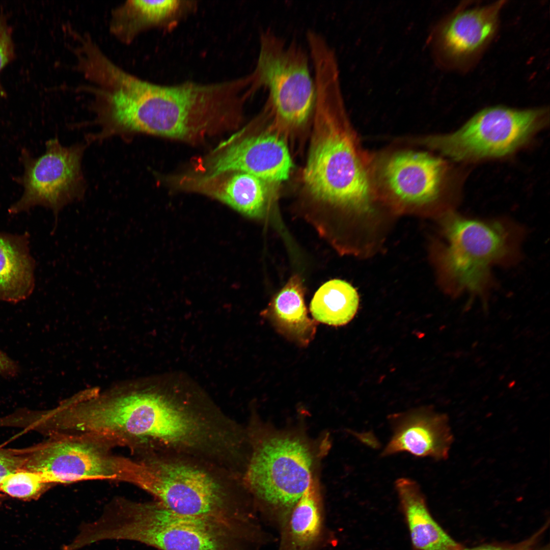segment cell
I'll use <instances>...</instances> for the list:
<instances>
[{
    "instance_id": "6da1fadb",
    "label": "cell",
    "mask_w": 550,
    "mask_h": 550,
    "mask_svg": "<svg viewBox=\"0 0 550 550\" xmlns=\"http://www.w3.org/2000/svg\"><path fill=\"white\" fill-rule=\"evenodd\" d=\"M316 93L302 190L316 201L366 211L376 195L371 163L351 126L341 86L322 80Z\"/></svg>"
},
{
    "instance_id": "7a4b0ae2",
    "label": "cell",
    "mask_w": 550,
    "mask_h": 550,
    "mask_svg": "<svg viewBox=\"0 0 550 550\" xmlns=\"http://www.w3.org/2000/svg\"><path fill=\"white\" fill-rule=\"evenodd\" d=\"M242 91L239 78L210 84L186 82L164 86L135 77L117 99L115 129L126 139L137 133L190 139L205 126L233 119Z\"/></svg>"
},
{
    "instance_id": "3957f363",
    "label": "cell",
    "mask_w": 550,
    "mask_h": 550,
    "mask_svg": "<svg viewBox=\"0 0 550 550\" xmlns=\"http://www.w3.org/2000/svg\"><path fill=\"white\" fill-rule=\"evenodd\" d=\"M140 487L169 509L181 514L245 518L242 478L212 462L174 452L139 453Z\"/></svg>"
},
{
    "instance_id": "277c9868",
    "label": "cell",
    "mask_w": 550,
    "mask_h": 550,
    "mask_svg": "<svg viewBox=\"0 0 550 550\" xmlns=\"http://www.w3.org/2000/svg\"><path fill=\"white\" fill-rule=\"evenodd\" d=\"M245 519L174 512L157 501L115 498L101 519L105 540L135 541L159 550H239Z\"/></svg>"
},
{
    "instance_id": "5b68a950",
    "label": "cell",
    "mask_w": 550,
    "mask_h": 550,
    "mask_svg": "<svg viewBox=\"0 0 550 550\" xmlns=\"http://www.w3.org/2000/svg\"><path fill=\"white\" fill-rule=\"evenodd\" d=\"M259 45L250 92H267V128L287 142L312 123L316 94L309 53L269 29L260 33Z\"/></svg>"
},
{
    "instance_id": "8992f818",
    "label": "cell",
    "mask_w": 550,
    "mask_h": 550,
    "mask_svg": "<svg viewBox=\"0 0 550 550\" xmlns=\"http://www.w3.org/2000/svg\"><path fill=\"white\" fill-rule=\"evenodd\" d=\"M443 264L451 293L485 298L494 266H512L521 257L525 229L505 218L480 219L451 214L445 226Z\"/></svg>"
},
{
    "instance_id": "52a82bcc",
    "label": "cell",
    "mask_w": 550,
    "mask_h": 550,
    "mask_svg": "<svg viewBox=\"0 0 550 550\" xmlns=\"http://www.w3.org/2000/svg\"><path fill=\"white\" fill-rule=\"evenodd\" d=\"M250 454L242 477L249 493L274 508L289 510L314 475L315 453L300 435L285 432L248 431Z\"/></svg>"
},
{
    "instance_id": "ba28073f",
    "label": "cell",
    "mask_w": 550,
    "mask_h": 550,
    "mask_svg": "<svg viewBox=\"0 0 550 550\" xmlns=\"http://www.w3.org/2000/svg\"><path fill=\"white\" fill-rule=\"evenodd\" d=\"M113 444L86 435H61L19 449L23 469L39 474L53 484L89 480H112L139 486L142 465L115 454Z\"/></svg>"
},
{
    "instance_id": "9c48e42d",
    "label": "cell",
    "mask_w": 550,
    "mask_h": 550,
    "mask_svg": "<svg viewBox=\"0 0 550 550\" xmlns=\"http://www.w3.org/2000/svg\"><path fill=\"white\" fill-rule=\"evenodd\" d=\"M545 108L517 109L503 106L479 112L456 131L418 143L455 160L474 161L508 155L546 125Z\"/></svg>"
},
{
    "instance_id": "30bf717a",
    "label": "cell",
    "mask_w": 550,
    "mask_h": 550,
    "mask_svg": "<svg viewBox=\"0 0 550 550\" xmlns=\"http://www.w3.org/2000/svg\"><path fill=\"white\" fill-rule=\"evenodd\" d=\"M44 153L33 157L26 148L20 160L24 171L14 180L23 188L20 198L8 209L11 214L29 211L37 206L51 209L55 217L54 232L60 211L66 205L81 200L86 191L81 161L85 144L63 146L58 139L48 140Z\"/></svg>"
},
{
    "instance_id": "8fae6325",
    "label": "cell",
    "mask_w": 550,
    "mask_h": 550,
    "mask_svg": "<svg viewBox=\"0 0 550 550\" xmlns=\"http://www.w3.org/2000/svg\"><path fill=\"white\" fill-rule=\"evenodd\" d=\"M376 194L397 205L420 206L438 201L444 192L448 166L427 152L398 151L371 162Z\"/></svg>"
},
{
    "instance_id": "7c38bea8",
    "label": "cell",
    "mask_w": 550,
    "mask_h": 550,
    "mask_svg": "<svg viewBox=\"0 0 550 550\" xmlns=\"http://www.w3.org/2000/svg\"><path fill=\"white\" fill-rule=\"evenodd\" d=\"M504 1L449 15L431 30L427 40L436 62L449 67L476 58L495 35Z\"/></svg>"
},
{
    "instance_id": "4fadbf2b",
    "label": "cell",
    "mask_w": 550,
    "mask_h": 550,
    "mask_svg": "<svg viewBox=\"0 0 550 550\" xmlns=\"http://www.w3.org/2000/svg\"><path fill=\"white\" fill-rule=\"evenodd\" d=\"M292 168L288 142L266 128L229 145L212 159L203 177L241 172L277 185L288 179Z\"/></svg>"
},
{
    "instance_id": "5bb4252c",
    "label": "cell",
    "mask_w": 550,
    "mask_h": 550,
    "mask_svg": "<svg viewBox=\"0 0 550 550\" xmlns=\"http://www.w3.org/2000/svg\"><path fill=\"white\" fill-rule=\"evenodd\" d=\"M388 421L392 435L382 456L406 452L436 460L448 457L453 436L444 415L420 408L391 415Z\"/></svg>"
},
{
    "instance_id": "9a60e30c",
    "label": "cell",
    "mask_w": 550,
    "mask_h": 550,
    "mask_svg": "<svg viewBox=\"0 0 550 550\" xmlns=\"http://www.w3.org/2000/svg\"><path fill=\"white\" fill-rule=\"evenodd\" d=\"M395 488L416 550L462 549L433 518L416 481L400 478L395 481Z\"/></svg>"
},
{
    "instance_id": "2e32d148",
    "label": "cell",
    "mask_w": 550,
    "mask_h": 550,
    "mask_svg": "<svg viewBox=\"0 0 550 550\" xmlns=\"http://www.w3.org/2000/svg\"><path fill=\"white\" fill-rule=\"evenodd\" d=\"M196 183L200 191L252 217L263 215L275 186L256 176L241 172H227L212 177H202Z\"/></svg>"
},
{
    "instance_id": "e0dca14e",
    "label": "cell",
    "mask_w": 550,
    "mask_h": 550,
    "mask_svg": "<svg viewBox=\"0 0 550 550\" xmlns=\"http://www.w3.org/2000/svg\"><path fill=\"white\" fill-rule=\"evenodd\" d=\"M36 263L30 235L0 232V301L17 304L33 293Z\"/></svg>"
},
{
    "instance_id": "ac0fdd59",
    "label": "cell",
    "mask_w": 550,
    "mask_h": 550,
    "mask_svg": "<svg viewBox=\"0 0 550 550\" xmlns=\"http://www.w3.org/2000/svg\"><path fill=\"white\" fill-rule=\"evenodd\" d=\"M181 6L177 0H129L114 9L111 32L119 40L130 43L143 29L171 18Z\"/></svg>"
},
{
    "instance_id": "d6986e66",
    "label": "cell",
    "mask_w": 550,
    "mask_h": 550,
    "mask_svg": "<svg viewBox=\"0 0 550 550\" xmlns=\"http://www.w3.org/2000/svg\"><path fill=\"white\" fill-rule=\"evenodd\" d=\"M289 512L287 527L289 550H309L320 536L322 522L320 489L314 475Z\"/></svg>"
},
{
    "instance_id": "ffe728a7",
    "label": "cell",
    "mask_w": 550,
    "mask_h": 550,
    "mask_svg": "<svg viewBox=\"0 0 550 550\" xmlns=\"http://www.w3.org/2000/svg\"><path fill=\"white\" fill-rule=\"evenodd\" d=\"M359 306L355 289L341 280L329 281L315 293L310 304V311L318 321L339 326L350 321Z\"/></svg>"
},
{
    "instance_id": "44dd1931",
    "label": "cell",
    "mask_w": 550,
    "mask_h": 550,
    "mask_svg": "<svg viewBox=\"0 0 550 550\" xmlns=\"http://www.w3.org/2000/svg\"><path fill=\"white\" fill-rule=\"evenodd\" d=\"M273 305L277 318L287 327L301 328L308 322L303 289L298 277L290 280L276 297Z\"/></svg>"
},
{
    "instance_id": "7402d4cb",
    "label": "cell",
    "mask_w": 550,
    "mask_h": 550,
    "mask_svg": "<svg viewBox=\"0 0 550 550\" xmlns=\"http://www.w3.org/2000/svg\"><path fill=\"white\" fill-rule=\"evenodd\" d=\"M52 485L36 473L20 469L9 474L4 479L0 485V490L17 499L36 500Z\"/></svg>"
},
{
    "instance_id": "603a6c76",
    "label": "cell",
    "mask_w": 550,
    "mask_h": 550,
    "mask_svg": "<svg viewBox=\"0 0 550 550\" xmlns=\"http://www.w3.org/2000/svg\"><path fill=\"white\" fill-rule=\"evenodd\" d=\"M12 34V29L6 17L0 15V73L15 57ZM6 95L0 81V97H5Z\"/></svg>"
},
{
    "instance_id": "cb8c5ba5",
    "label": "cell",
    "mask_w": 550,
    "mask_h": 550,
    "mask_svg": "<svg viewBox=\"0 0 550 550\" xmlns=\"http://www.w3.org/2000/svg\"><path fill=\"white\" fill-rule=\"evenodd\" d=\"M23 462L19 449L0 448V485L8 475L23 469Z\"/></svg>"
},
{
    "instance_id": "d4e9b609",
    "label": "cell",
    "mask_w": 550,
    "mask_h": 550,
    "mask_svg": "<svg viewBox=\"0 0 550 550\" xmlns=\"http://www.w3.org/2000/svg\"><path fill=\"white\" fill-rule=\"evenodd\" d=\"M533 540H529L526 542L512 545H484L472 548H463L462 550H532V543Z\"/></svg>"
},
{
    "instance_id": "484cf974",
    "label": "cell",
    "mask_w": 550,
    "mask_h": 550,
    "mask_svg": "<svg viewBox=\"0 0 550 550\" xmlns=\"http://www.w3.org/2000/svg\"><path fill=\"white\" fill-rule=\"evenodd\" d=\"M18 372L19 367L16 362L0 350V375L14 377Z\"/></svg>"
}]
</instances>
